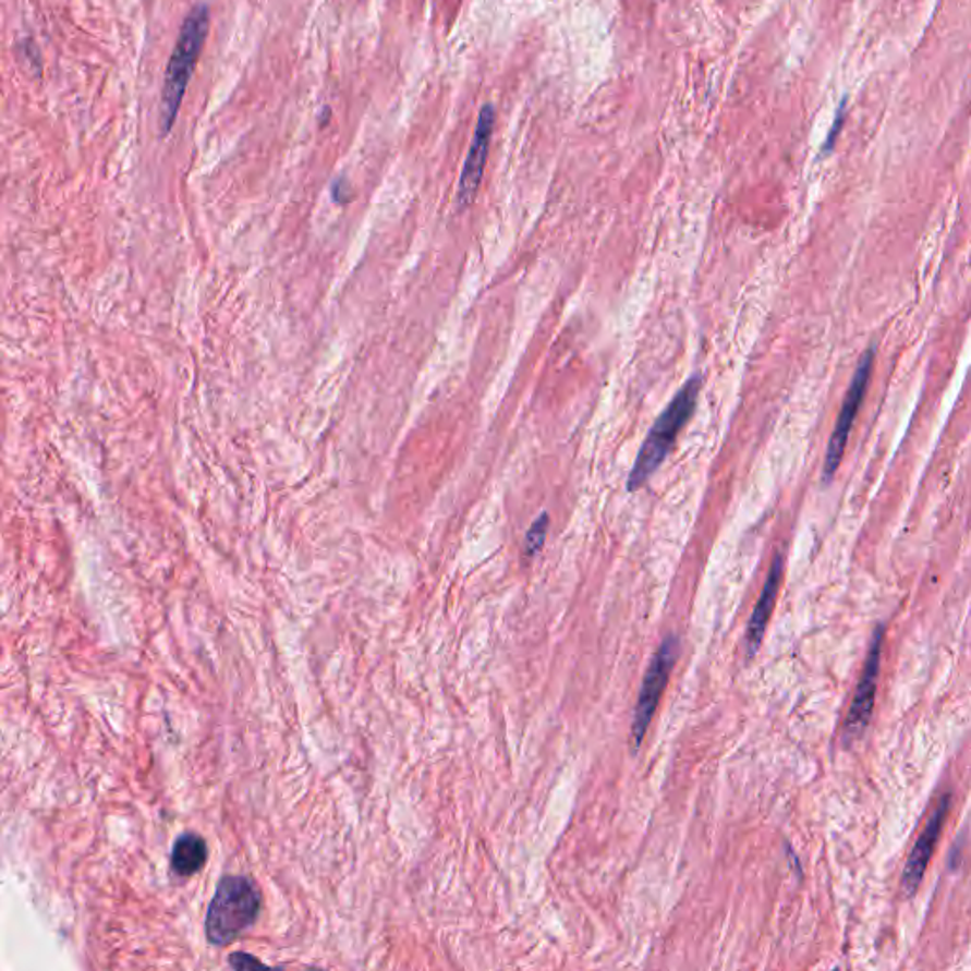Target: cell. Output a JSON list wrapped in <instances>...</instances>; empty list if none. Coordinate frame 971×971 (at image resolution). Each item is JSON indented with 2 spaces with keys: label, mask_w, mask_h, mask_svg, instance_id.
I'll list each match as a JSON object with an SVG mask.
<instances>
[{
  "label": "cell",
  "mask_w": 971,
  "mask_h": 971,
  "mask_svg": "<svg viewBox=\"0 0 971 971\" xmlns=\"http://www.w3.org/2000/svg\"><path fill=\"white\" fill-rule=\"evenodd\" d=\"M842 114H845V101L840 105L839 114H837V124L833 125L832 132L827 135L826 146H824V154H829L832 150L833 143L837 139V135H839L840 125H842Z\"/></svg>",
  "instance_id": "12"
},
{
  "label": "cell",
  "mask_w": 971,
  "mask_h": 971,
  "mask_svg": "<svg viewBox=\"0 0 971 971\" xmlns=\"http://www.w3.org/2000/svg\"><path fill=\"white\" fill-rule=\"evenodd\" d=\"M260 911V894L245 876H224L205 919L207 939L213 945H228L256 921Z\"/></svg>",
  "instance_id": "3"
},
{
  "label": "cell",
  "mask_w": 971,
  "mask_h": 971,
  "mask_svg": "<svg viewBox=\"0 0 971 971\" xmlns=\"http://www.w3.org/2000/svg\"><path fill=\"white\" fill-rule=\"evenodd\" d=\"M207 31H209V8L207 4H197L184 20L179 38H177L175 50L171 53L168 69H166V81H163L160 102L161 135H168L175 124L177 114H179L181 102H183L189 82L194 73V66H196L197 58L204 48Z\"/></svg>",
  "instance_id": "2"
},
{
  "label": "cell",
  "mask_w": 971,
  "mask_h": 971,
  "mask_svg": "<svg viewBox=\"0 0 971 971\" xmlns=\"http://www.w3.org/2000/svg\"><path fill=\"white\" fill-rule=\"evenodd\" d=\"M548 530V514H541L539 519L535 520L532 527H530V532L526 535V555L534 556L539 553L543 545H545V537H547Z\"/></svg>",
  "instance_id": "11"
},
{
  "label": "cell",
  "mask_w": 971,
  "mask_h": 971,
  "mask_svg": "<svg viewBox=\"0 0 971 971\" xmlns=\"http://www.w3.org/2000/svg\"><path fill=\"white\" fill-rule=\"evenodd\" d=\"M949 806L950 796L943 797L934 814H932V818L927 820L926 827L922 829L921 837L914 842L913 850H911L909 860L906 863V870H903V878H901V886H903L906 896H914V891L919 890V886H921L922 878H924V873L927 870V863L934 855L935 845L942 837V829L945 826L947 814H949Z\"/></svg>",
  "instance_id": "8"
},
{
  "label": "cell",
  "mask_w": 971,
  "mask_h": 971,
  "mask_svg": "<svg viewBox=\"0 0 971 971\" xmlns=\"http://www.w3.org/2000/svg\"><path fill=\"white\" fill-rule=\"evenodd\" d=\"M781 570H784V558H781V555H776L773 566H770V571H768L767 581L763 584L760 599H757L755 609H753L752 619H750V624H748V632H745V651H748L750 657H753L760 650L763 635H765L768 621H770L776 594H778V588H780Z\"/></svg>",
  "instance_id": "9"
},
{
  "label": "cell",
  "mask_w": 971,
  "mask_h": 971,
  "mask_svg": "<svg viewBox=\"0 0 971 971\" xmlns=\"http://www.w3.org/2000/svg\"><path fill=\"white\" fill-rule=\"evenodd\" d=\"M884 627H878L873 635L870 655L863 665L862 680L855 689L854 701L848 709L847 724H845V738L854 740L862 737L863 730L867 729L871 716H873V706H875L876 680L881 673V653H883Z\"/></svg>",
  "instance_id": "6"
},
{
  "label": "cell",
  "mask_w": 971,
  "mask_h": 971,
  "mask_svg": "<svg viewBox=\"0 0 971 971\" xmlns=\"http://www.w3.org/2000/svg\"><path fill=\"white\" fill-rule=\"evenodd\" d=\"M205 860H207V845L202 837L186 833L177 839L171 854V867L177 875H194L204 867Z\"/></svg>",
  "instance_id": "10"
},
{
  "label": "cell",
  "mask_w": 971,
  "mask_h": 971,
  "mask_svg": "<svg viewBox=\"0 0 971 971\" xmlns=\"http://www.w3.org/2000/svg\"><path fill=\"white\" fill-rule=\"evenodd\" d=\"M875 345H871L870 350L863 351L860 365L855 368L852 381L848 386L847 397L842 402L837 424L833 427L832 438L827 445L826 463L822 471V481L829 484L835 473L839 471L840 461L847 450L848 437L854 427L855 416L862 409L863 397L870 388L871 373H873V363H875Z\"/></svg>",
  "instance_id": "4"
},
{
  "label": "cell",
  "mask_w": 971,
  "mask_h": 971,
  "mask_svg": "<svg viewBox=\"0 0 971 971\" xmlns=\"http://www.w3.org/2000/svg\"><path fill=\"white\" fill-rule=\"evenodd\" d=\"M680 653V640L676 635H666L660 650L651 660L650 670L643 678L642 691L638 694V704L634 709V724H632V745L638 750L642 745L643 738L647 735L651 719L655 716L658 701L665 693L673 665Z\"/></svg>",
  "instance_id": "5"
},
{
  "label": "cell",
  "mask_w": 971,
  "mask_h": 971,
  "mask_svg": "<svg viewBox=\"0 0 971 971\" xmlns=\"http://www.w3.org/2000/svg\"><path fill=\"white\" fill-rule=\"evenodd\" d=\"M494 124H496V110L491 105H484L478 120H476L475 135H473V143L469 146L468 160L461 171L460 186H458L460 207L473 204L476 192L481 189Z\"/></svg>",
  "instance_id": "7"
},
{
  "label": "cell",
  "mask_w": 971,
  "mask_h": 971,
  "mask_svg": "<svg viewBox=\"0 0 971 971\" xmlns=\"http://www.w3.org/2000/svg\"><path fill=\"white\" fill-rule=\"evenodd\" d=\"M701 376L694 374L683 384V388L676 393L672 402L663 410L657 422L650 429V435L643 440L642 450L635 456L634 468L630 471L629 491H638L650 483L651 476L657 473L665 463L668 453L672 450L673 442L678 440L681 429L696 410V401L701 393Z\"/></svg>",
  "instance_id": "1"
}]
</instances>
